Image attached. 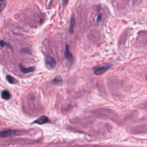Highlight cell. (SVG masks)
<instances>
[{
    "mask_svg": "<svg viewBox=\"0 0 147 147\" xmlns=\"http://www.w3.org/2000/svg\"><path fill=\"white\" fill-rule=\"evenodd\" d=\"M135 45L137 47L147 48V31H142L138 33Z\"/></svg>",
    "mask_w": 147,
    "mask_h": 147,
    "instance_id": "6da1fadb",
    "label": "cell"
},
{
    "mask_svg": "<svg viewBox=\"0 0 147 147\" xmlns=\"http://www.w3.org/2000/svg\"><path fill=\"white\" fill-rule=\"evenodd\" d=\"M111 67L110 65H102L94 68L93 72L96 75H100L105 73Z\"/></svg>",
    "mask_w": 147,
    "mask_h": 147,
    "instance_id": "7a4b0ae2",
    "label": "cell"
},
{
    "mask_svg": "<svg viewBox=\"0 0 147 147\" xmlns=\"http://www.w3.org/2000/svg\"><path fill=\"white\" fill-rule=\"evenodd\" d=\"M16 134V131L14 130H5L0 132V136L2 137H13Z\"/></svg>",
    "mask_w": 147,
    "mask_h": 147,
    "instance_id": "3957f363",
    "label": "cell"
},
{
    "mask_svg": "<svg viewBox=\"0 0 147 147\" xmlns=\"http://www.w3.org/2000/svg\"><path fill=\"white\" fill-rule=\"evenodd\" d=\"M18 67H19L20 71H21L22 72L25 73V74L32 72L35 70V68L34 67H28V68H26V67H24V66H23V65L22 64H19Z\"/></svg>",
    "mask_w": 147,
    "mask_h": 147,
    "instance_id": "277c9868",
    "label": "cell"
},
{
    "mask_svg": "<svg viewBox=\"0 0 147 147\" xmlns=\"http://www.w3.org/2000/svg\"><path fill=\"white\" fill-rule=\"evenodd\" d=\"M65 56L67 60H68L70 62H72L74 60V58L72 56V54L70 52V50L68 48V46L66 45V51H65Z\"/></svg>",
    "mask_w": 147,
    "mask_h": 147,
    "instance_id": "5b68a950",
    "label": "cell"
},
{
    "mask_svg": "<svg viewBox=\"0 0 147 147\" xmlns=\"http://www.w3.org/2000/svg\"><path fill=\"white\" fill-rule=\"evenodd\" d=\"M48 121H49V119H48V117L44 116V115H43V116L40 117L39 118L37 119L35 121V122L37 124L42 125L44 124L47 123Z\"/></svg>",
    "mask_w": 147,
    "mask_h": 147,
    "instance_id": "8992f818",
    "label": "cell"
},
{
    "mask_svg": "<svg viewBox=\"0 0 147 147\" xmlns=\"http://www.w3.org/2000/svg\"><path fill=\"white\" fill-rule=\"evenodd\" d=\"M45 60L47 63L51 67H54L56 66V62L55 60L53 58L51 57V56H48V57L46 58Z\"/></svg>",
    "mask_w": 147,
    "mask_h": 147,
    "instance_id": "52a82bcc",
    "label": "cell"
},
{
    "mask_svg": "<svg viewBox=\"0 0 147 147\" xmlns=\"http://www.w3.org/2000/svg\"><path fill=\"white\" fill-rule=\"evenodd\" d=\"M1 96L4 100H9L10 98V94L7 90H4V91L2 92Z\"/></svg>",
    "mask_w": 147,
    "mask_h": 147,
    "instance_id": "ba28073f",
    "label": "cell"
},
{
    "mask_svg": "<svg viewBox=\"0 0 147 147\" xmlns=\"http://www.w3.org/2000/svg\"><path fill=\"white\" fill-rule=\"evenodd\" d=\"M52 82H53V83L56 85H61L63 84L62 79L61 78V77L59 76L56 77Z\"/></svg>",
    "mask_w": 147,
    "mask_h": 147,
    "instance_id": "9c48e42d",
    "label": "cell"
},
{
    "mask_svg": "<svg viewBox=\"0 0 147 147\" xmlns=\"http://www.w3.org/2000/svg\"><path fill=\"white\" fill-rule=\"evenodd\" d=\"M7 0H0V13L5 9L7 5Z\"/></svg>",
    "mask_w": 147,
    "mask_h": 147,
    "instance_id": "30bf717a",
    "label": "cell"
},
{
    "mask_svg": "<svg viewBox=\"0 0 147 147\" xmlns=\"http://www.w3.org/2000/svg\"><path fill=\"white\" fill-rule=\"evenodd\" d=\"M75 24V19L74 18L72 17L71 20V24H70V33H73V31H74V26Z\"/></svg>",
    "mask_w": 147,
    "mask_h": 147,
    "instance_id": "8fae6325",
    "label": "cell"
},
{
    "mask_svg": "<svg viewBox=\"0 0 147 147\" xmlns=\"http://www.w3.org/2000/svg\"><path fill=\"white\" fill-rule=\"evenodd\" d=\"M7 79L8 82L11 84H13L14 83H16V80L14 79V78H13L12 76H10V75H8V76L7 77Z\"/></svg>",
    "mask_w": 147,
    "mask_h": 147,
    "instance_id": "7c38bea8",
    "label": "cell"
},
{
    "mask_svg": "<svg viewBox=\"0 0 147 147\" xmlns=\"http://www.w3.org/2000/svg\"><path fill=\"white\" fill-rule=\"evenodd\" d=\"M101 19H102V15L97 16V17H96V24H99L101 22Z\"/></svg>",
    "mask_w": 147,
    "mask_h": 147,
    "instance_id": "4fadbf2b",
    "label": "cell"
},
{
    "mask_svg": "<svg viewBox=\"0 0 147 147\" xmlns=\"http://www.w3.org/2000/svg\"><path fill=\"white\" fill-rule=\"evenodd\" d=\"M67 3H68V0H62V3L64 7L67 5Z\"/></svg>",
    "mask_w": 147,
    "mask_h": 147,
    "instance_id": "5bb4252c",
    "label": "cell"
},
{
    "mask_svg": "<svg viewBox=\"0 0 147 147\" xmlns=\"http://www.w3.org/2000/svg\"><path fill=\"white\" fill-rule=\"evenodd\" d=\"M5 42H4V41H0V45H1V47H4V45H5Z\"/></svg>",
    "mask_w": 147,
    "mask_h": 147,
    "instance_id": "9a60e30c",
    "label": "cell"
}]
</instances>
